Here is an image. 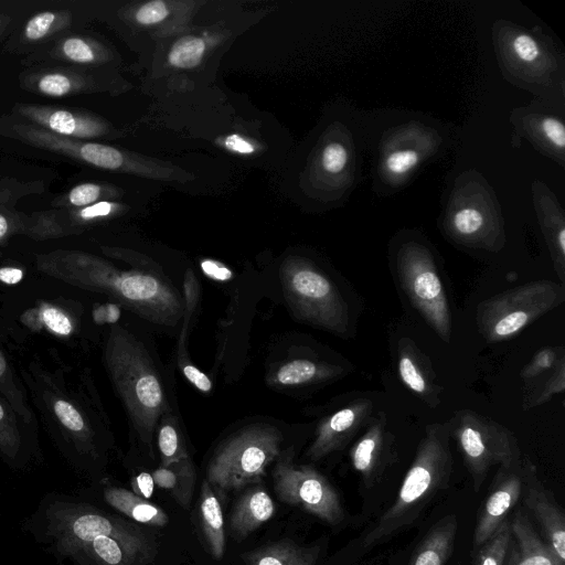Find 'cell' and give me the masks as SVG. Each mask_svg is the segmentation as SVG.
Listing matches in <instances>:
<instances>
[{
    "label": "cell",
    "instance_id": "bcb514c9",
    "mask_svg": "<svg viewBox=\"0 0 565 565\" xmlns=\"http://www.w3.org/2000/svg\"><path fill=\"white\" fill-rule=\"evenodd\" d=\"M225 147L234 152L238 153H252L254 151V147L244 138L238 135H231L225 139Z\"/></svg>",
    "mask_w": 565,
    "mask_h": 565
},
{
    "label": "cell",
    "instance_id": "ba28073f",
    "mask_svg": "<svg viewBox=\"0 0 565 565\" xmlns=\"http://www.w3.org/2000/svg\"><path fill=\"white\" fill-rule=\"evenodd\" d=\"M398 279L415 309L445 342L450 341L451 315L448 299L430 256L422 249L404 253Z\"/></svg>",
    "mask_w": 565,
    "mask_h": 565
},
{
    "label": "cell",
    "instance_id": "f546056e",
    "mask_svg": "<svg viewBox=\"0 0 565 565\" xmlns=\"http://www.w3.org/2000/svg\"><path fill=\"white\" fill-rule=\"evenodd\" d=\"M563 350L552 347H545L539 350L532 360L521 371V379L527 384L545 375V372H550L563 358Z\"/></svg>",
    "mask_w": 565,
    "mask_h": 565
},
{
    "label": "cell",
    "instance_id": "7dc6e473",
    "mask_svg": "<svg viewBox=\"0 0 565 565\" xmlns=\"http://www.w3.org/2000/svg\"><path fill=\"white\" fill-rule=\"evenodd\" d=\"M202 268L206 275H210L215 279H227L232 275L227 268L212 260H204L202 263Z\"/></svg>",
    "mask_w": 565,
    "mask_h": 565
},
{
    "label": "cell",
    "instance_id": "836d02e7",
    "mask_svg": "<svg viewBox=\"0 0 565 565\" xmlns=\"http://www.w3.org/2000/svg\"><path fill=\"white\" fill-rule=\"evenodd\" d=\"M38 87L45 95L61 97L71 90L72 84L65 75L47 74L39 81Z\"/></svg>",
    "mask_w": 565,
    "mask_h": 565
},
{
    "label": "cell",
    "instance_id": "52a82bcc",
    "mask_svg": "<svg viewBox=\"0 0 565 565\" xmlns=\"http://www.w3.org/2000/svg\"><path fill=\"white\" fill-rule=\"evenodd\" d=\"M274 488L278 498L298 507L329 524H340L344 519L338 492L328 479L310 466H296L284 454L274 469Z\"/></svg>",
    "mask_w": 565,
    "mask_h": 565
},
{
    "label": "cell",
    "instance_id": "816d5d0a",
    "mask_svg": "<svg viewBox=\"0 0 565 565\" xmlns=\"http://www.w3.org/2000/svg\"><path fill=\"white\" fill-rule=\"evenodd\" d=\"M2 417H3V409H2V407L0 405V419H2Z\"/></svg>",
    "mask_w": 565,
    "mask_h": 565
},
{
    "label": "cell",
    "instance_id": "7402d4cb",
    "mask_svg": "<svg viewBox=\"0 0 565 565\" xmlns=\"http://www.w3.org/2000/svg\"><path fill=\"white\" fill-rule=\"evenodd\" d=\"M511 540V520L508 519L492 536L473 551L472 565H504Z\"/></svg>",
    "mask_w": 565,
    "mask_h": 565
},
{
    "label": "cell",
    "instance_id": "d590c367",
    "mask_svg": "<svg viewBox=\"0 0 565 565\" xmlns=\"http://www.w3.org/2000/svg\"><path fill=\"white\" fill-rule=\"evenodd\" d=\"M169 14V10L163 1L156 0L148 2L139 8L136 13V20L140 24L150 25L163 21Z\"/></svg>",
    "mask_w": 565,
    "mask_h": 565
},
{
    "label": "cell",
    "instance_id": "8fae6325",
    "mask_svg": "<svg viewBox=\"0 0 565 565\" xmlns=\"http://www.w3.org/2000/svg\"><path fill=\"white\" fill-rule=\"evenodd\" d=\"M394 436L387 428L383 412L372 416L362 436L350 450L353 469L359 472L366 487L375 484L386 468L394 461Z\"/></svg>",
    "mask_w": 565,
    "mask_h": 565
},
{
    "label": "cell",
    "instance_id": "74e56055",
    "mask_svg": "<svg viewBox=\"0 0 565 565\" xmlns=\"http://www.w3.org/2000/svg\"><path fill=\"white\" fill-rule=\"evenodd\" d=\"M54 411L58 419L70 429L79 431L84 427V420L77 409L65 401H57Z\"/></svg>",
    "mask_w": 565,
    "mask_h": 565
},
{
    "label": "cell",
    "instance_id": "f35d334b",
    "mask_svg": "<svg viewBox=\"0 0 565 565\" xmlns=\"http://www.w3.org/2000/svg\"><path fill=\"white\" fill-rule=\"evenodd\" d=\"M99 193V185L94 183H83L71 190L68 201L75 206L88 205L97 200Z\"/></svg>",
    "mask_w": 565,
    "mask_h": 565
},
{
    "label": "cell",
    "instance_id": "ee69618b",
    "mask_svg": "<svg viewBox=\"0 0 565 565\" xmlns=\"http://www.w3.org/2000/svg\"><path fill=\"white\" fill-rule=\"evenodd\" d=\"M153 479L148 472H141L134 480V490L138 497L149 499L153 493Z\"/></svg>",
    "mask_w": 565,
    "mask_h": 565
},
{
    "label": "cell",
    "instance_id": "e575fe53",
    "mask_svg": "<svg viewBox=\"0 0 565 565\" xmlns=\"http://www.w3.org/2000/svg\"><path fill=\"white\" fill-rule=\"evenodd\" d=\"M418 153L414 150L392 152L386 159L387 169L394 174H404L418 162Z\"/></svg>",
    "mask_w": 565,
    "mask_h": 565
},
{
    "label": "cell",
    "instance_id": "d6986e66",
    "mask_svg": "<svg viewBox=\"0 0 565 565\" xmlns=\"http://www.w3.org/2000/svg\"><path fill=\"white\" fill-rule=\"evenodd\" d=\"M200 516L203 533L214 558H222L225 551L223 512L211 484L204 481L201 490Z\"/></svg>",
    "mask_w": 565,
    "mask_h": 565
},
{
    "label": "cell",
    "instance_id": "d6a6232c",
    "mask_svg": "<svg viewBox=\"0 0 565 565\" xmlns=\"http://www.w3.org/2000/svg\"><path fill=\"white\" fill-rule=\"evenodd\" d=\"M62 52L68 60L78 63H89L95 58L92 47L79 38L66 39Z\"/></svg>",
    "mask_w": 565,
    "mask_h": 565
},
{
    "label": "cell",
    "instance_id": "6da1fadb",
    "mask_svg": "<svg viewBox=\"0 0 565 565\" xmlns=\"http://www.w3.org/2000/svg\"><path fill=\"white\" fill-rule=\"evenodd\" d=\"M449 439L448 423L426 427L396 499L367 531L362 547L372 548L406 530L433 498L448 487L454 462Z\"/></svg>",
    "mask_w": 565,
    "mask_h": 565
},
{
    "label": "cell",
    "instance_id": "9a60e30c",
    "mask_svg": "<svg viewBox=\"0 0 565 565\" xmlns=\"http://www.w3.org/2000/svg\"><path fill=\"white\" fill-rule=\"evenodd\" d=\"M275 513V503L262 488L255 487L245 492L236 502L231 520L232 535L241 540L267 522Z\"/></svg>",
    "mask_w": 565,
    "mask_h": 565
},
{
    "label": "cell",
    "instance_id": "7bdbcfd3",
    "mask_svg": "<svg viewBox=\"0 0 565 565\" xmlns=\"http://www.w3.org/2000/svg\"><path fill=\"white\" fill-rule=\"evenodd\" d=\"M542 129L546 138L559 149L565 146V128L564 125L555 118H545L542 121Z\"/></svg>",
    "mask_w": 565,
    "mask_h": 565
},
{
    "label": "cell",
    "instance_id": "60d3db41",
    "mask_svg": "<svg viewBox=\"0 0 565 565\" xmlns=\"http://www.w3.org/2000/svg\"><path fill=\"white\" fill-rule=\"evenodd\" d=\"M513 50L525 62H533L540 54L537 43L526 34H520L514 39Z\"/></svg>",
    "mask_w": 565,
    "mask_h": 565
},
{
    "label": "cell",
    "instance_id": "8d00e7d4",
    "mask_svg": "<svg viewBox=\"0 0 565 565\" xmlns=\"http://www.w3.org/2000/svg\"><path fill=\"white\" fill-rule=\"evenodd\" d=\"M55 20V14L49 11L34 15L25 26V36L29 40H39L46 35Z\"/></svg>",
    "mask_w": 565,
    "mask_h": 565
},
{
    "label": "cell",
    "instance_id": "9c48e42d",
    "mask_svg": "<svg viewBox=\"0 0 565 565\" xmlns=\"http://www.w3.org/2000/svg\"><path fill=\"white\" fill-rule=\"evenodd\" d=\"M524 457L511 466L499 467L480 510L473 532V551L482 545L508 520V514L521 500Z\"/></svg>",
    "mask_w": 565,
    "mask_h": 565
},
{
    "label": "cell",
    "instance_id": "4fadbf2b",
    "mask_svg": "<svg viewBox=\"0 0 565 565\" xmlns=\"http://www.w3.org/2000/svg\"><path fill=\"white\" fill-rule=\"evenodd\" d=\"M511 534L504 565H565L539 536L524 511H516L511 519Z\"/></svg>",
    "mask_w": 565,
    "mask_h": 565
},
{
    "label": "cell",
    "instance_id": "7a4b0ae2",
    "mask_svg": "<svg viewBox=\"0 0 565 565\" xmlns=\"http://www.w3.org/2000/svg\"><path fill=\"white\" fill-rule=\"evenodd\" d=\"M280 282L289 308L300 320L334 334L347 335L349 306L334 282L310 263L288 258L280 267Z\"/></svg>",
    "mask_w": 565,
    "mask_h": 565
},
{
    "label": "cell",
    "instance_id": "d4e9b609",
    "mask_svg": "<svg viewBox=\"0 0 565 565\" xmlns=\"http://www.w3.org/2000/svg\"><path fill=\"white\" fill-rule=\"evenodd\" d=\"M158 446L163 467L189 458L180 433L171 419H167V417L159 428Z\"/></svg>",
    "mask_w": 565,
    "mask_h": 565
},
{
    "label": "cell",
    "instance_id": "484cf974",
    "mask_svg": "<svg viewBox=\"0 0 565 565\" xmlns=\"http://www.w3.org/2000/svg\"><path fill=\"white\" fill-rule=\"evenodd\" d=\"M73 532L83 541H93L98 536H119L110 520L98 514L79 516L73 524Z\"/></svg>",
    "mask_w": 565,
    "mask_h": 565
},
{
    "label": "cell",
    "instance_id": "e0dca14e",
    "mask_svg": "<svg viewBox=\"0 0 565 565\" xmlns=\"http://www.w3.org/2000/svg\"><path fill=\"white\" fill-rule=\"evenodd\" d=\"M343 371L339 365L309 359H296L280 365L270 375L268 382L276 386L312 384L339 376Z\"/></svg>",
    "mask_w": 565,
    "mask_h": 565
},
{
    "label": "cell",
    "instance_id": "cb8c5ba5",
    "mask_svg": "<svg viewBox=\"0 0 565 565\" xmlns=\"http://www.w3.org/2000/svg\"><path fill=\"white\" fill-rule=\"evenodd\" d=\"M205 52V42L198 36L189 35L179 39L169 52V63L178 68L198 66Z\"/></svg>",
    "mask_w": 565,
    "mask_h": 565
},
{
    "label": "cell",
    "instance_id": "f6af8a7d",
    "mask_svg": "<svg viewBox=\"0 0 565 565\" xmlns=\"http://www.w3.org/2000/svg\"><path fill=\"white\" fill-rule=\"evenodd\" d=\"M114 205L110 202H98L93 205H88L79 212L82 218H94L99 216H106L110 214Z\"/></svg>",
    "mask_w": 565,
    "mask_h": 565
},
{
    "label": "cell",
    "instance_id": "5bb4252c",
    "mask_svg": "<svg viewBox=\"0 0 565 565\" xmlns=\"http://www.w3.org/2000/svg\"><path fill=\"white\" fill-rule=\"evenodd\" d=\"M426 362L411 339L399 340L397 369L402 382L428 405L435 406L439 402V388L435 383L431 367Z\"/></svg>",
    "mask_w": 565,
    "mask_h": 565
},
{
    "label": "cell",
    "instance_id": "f907efd6",
    "mask_svg": "<svg viewBox=\"0 0 565 565\" xmlns=\"http://www.w3.org/2000/svg\"><path fill=\"white\" fill-rule=\"evenodd\" d=\"M4 370H6V360L2 355V353L0 352V375H2Z\"/></svg>",
    "mask_w": 565,
    "mask_h": 565
},
{
    "label": "cell",
    "instance_id": "603a6c76",
    "mask_svg": "<svg viewBox=\"0 0 565 565\" xmlns=\"http://www.w3.org/2000/svg\"><path fill=\"white\" fill-rule=\"evenodd\" d=\"M541 385H534L524 398V408H533L551 399L555 394H559L565 388V359H559L557 364L545 374Z\"/></svg>",
    "mask_w": 565,
    "mask_h": 565
},
{
    "label": "cell",
    "instance_id": "2e32d148",
    "mask_svg": "<svg viewBox=\"0 0 565 565\" xmlns=\"http://www.w3.org/2000/svg\"><path fill=\"white\" fill-rule=\"evenodd\" d=\"M457 529L455 514L439 520L417 545L409 565H445L452 552Z\"/></svg>",
    "mask_w": 565,
    "mask_h": 565
},
{
    "label": "cell",
    "instance_id": "ac0fdd59",
    "mask_svg": "<svg viewBox=\"0 0 565 565\" xmlns=\"http://www.w3.org/2000/svg\"><path fill=\"white\" fill-rule=\"evenodd\" d=\"M320 548L276 542L245 555L246 565H315Z\"/></svg>",
    "mask_w": 565,
    "mask_h": 565
},
{
    "label": "cell",
    "instance_id": "4316f807",
    "mask_svg": "<svg viewBox=\"0 0 565 565\" xmlns=\"http://www.w3.org/2000/svg\"><path fill=\"white\" fill-rule=\"evenodd\" d=\"M174 471V486L171 494L183 508H188L193 493L195 473L189 458L169 465Z\"/></svg>",
    "mask_w": 565,
    "mask_h": 565
},
{
    "label": "cell",
    "instance_id": "8992f818",
    "mask_svg": "<svg viewBox=\"0 0 565 565\" xmlns=\"http://www.w3.org/2000/svg\"><path fill=\"white\" fill-rule=\"evenodd\" d=\"M475 491H479L490 469L511 467L522 459L514 434L494 419L471 409L458 411L448 423Z\"/></svg>",
    "mask_w": 565,
    "mask_h": 565
},
{
    "label": "cell",
    "instance_id": "7c38bea8",
    "mask_svg": "<svg viewBox=\"0 0 565 565\" xmlns=\"http://www.w3.org/2000/svg\"><path fill=\"white\" fill-rule=\"evenodd\" d=\"M373 402L369 398L352 401L324 417L318 425L315 440L307 456L319 460L343 448L372 417Z\"/></svg>",
    "mask_w": 565,
    "mask_h": 565
},
{
    "label": "cell",
    "instance_id": "ab89813d",
    "mask_svg": "<svg viewBox=\"0 0 565 565\" xmlns=\"http://www.w3.org/2000/svg\"><path fill=\"white\" fill-rule=\"evenodd\" d=\"M44 323L55 333L67 335L72 331L68 318L56 308L47 307L42 312Z\"/></svg>",
    "mask_w": 565,
    "mask_h": 565
},
{
    "label": "cell",
    "instance_id": "30bf717a",
    "mask_svg": "<svg viewBox=\"0 0 565 565\" xmlns=\"http://www.w3.org/2000/svg\"><path fill=\"white\" fill-rule=\"evenodd\" d=\"M524 505L539 522L545 543L555 554L565 561V515L554 498L540 478L532 461L524 457L523 463V489L522 497Z\"/></svg>",
    "mask_w": 565,
    "mask_h": 565
},
{
    "label": "cell",
    "instance_id": "681fc988",
    "mask_svg": "<svg viewBox=\"0 0 565 565\" xmlns=\"http://www.w3.org/2000/svg\"><path fill=\"white\" fill-rule=\"evenodd\" d=\"M8 223L3 215L0 214V238L7 233Z\"/></svg>",
    "mask_w": 565,
    "mask_h": 565
},
{
    "label": "cell",
    "instance_id": "277c9868",
    "mask_svg": "<svg viewBox=\"0 0 565 565\" xmlns=\"http://www.w3.org/2000/svg\"><path fill=\"white\" fill-rule=\"evenodd\" d=\"M565 299L563 284L534 280L481 301L477 326L488 342L510 339Z\"/></svg>",
    "mask_w": 565,
    "mask_h": 565
},
{
    "label": "cell",
    "instance_id": "f1b7e54d",
    "mask_svg": "<svg viewBox=\"0 0 565 565\" xmlns=\"http://www.w3.org/2000/svg\"><path fill=\"white\" fill-rule=\"evenodd\" d=\"M78 153L86 162L109 170H116L124 163L122 154L115 148L100 143H83Z\"/></svg>",
    "mask_w": 565,
    "mask_h": 565
},
{
    "label": "cell",
    "instance_id": "c3c4849f",
    "mask_svg": "<svg viewBox=\"0 0 565 565\" xmlns=\"http://www.w3.org/2000/svg\"><path fill=\"white\" fill-rule=\"evenodd\" d=\"M23 273L18 268H1L0 280L6 284H17L22 279Z\"/></svg>",
    "mask_w": 565,
    "mask_h": 565
},
{
    "label": "cell",
    "instance_id": "b9f144b4",
    "mask_svg": "<svg viewBox=\"0 0 565 565\" xmlns=\"http://www.w3.org/2000/svg\"><path fill=\"white\" fill-rule=\"evenodd\" d=\"M181 370L186 380L203 393H209L212 388V382L209 376L193 364L181 361Z\"/></svg>",
    "mask_w": 565,
    "mask_h": 565
},
{
    "label": "cell",
    "instance_id": "ffe728a7",
    "mask_svg": "<svg viewBox=\"0 0 565 565\" xmlns=\"http://www.w3.org/2000/svg\"><path fill=\"white\" fill-rule=\"evenodd\" d=\"M29 116L51 130L66 136L86 138L95 137L102 131L96 121L66 110L32 108Z\"/></svg>",
    "mask_w": 565,
    "mask_h": 565
},
{
    "label": "cell",
    "instance_id": "83f0119b",
    "mask_svg": "<svg viewBox=\"0 0 565 565\" xmlns=\"http://www.w3.org/2000/svg\"><path fill=\"white\" fill-rule=\"evenodd\" d=\"M92 542L95 553L108 565H120L128 556H141L146 561L150 559L110 536H98Z\"/></svg>",
    "mask_w": 565,
    "mask_h": 565
},
{
    "label": "cell",
    "instance_id": "1f68e13d",
    "mask_svg": "<svg viewBox=\"0 0 565 565\" xmlns=\"http://www.w3.org/2000/svg\"><path fill=\"white\" fill-rule=\"evenodd\" d=\"M348 161V152L339 142L329 143L322 152V166L330 173H339Z\"/></svg>",
    "mask_w": 565,
    "mask_h": 565
},
{
    "label": "cell",
    "instance_id": "5b68a950",
    "mask_svg": "<svg viewBox=\"0 0 565 565\" xmlns=\"http://www.w3.org/2000/svg\"><path fill=\"white\" fill-rule=\"evenodd\" d=\"M281 433L274 426L253 425L227 439L206 470V481L221 490L257 483L278 457Z\"/></svg>",
    "mask_w": 565,
    "mask_h": 565
},
{
    "label": "cell",
    "instance_id": "44dd1931",
    "mask_svg": "<svg viewBox=\"0 0 565 565\" xmlns=\"http://www.w3.org/2000/svg\"><path fill=\"white\" fill-rule=\"evenodd\" d=\"M106 497L111 505L137 522L153 526H163L168 523V516L161 508L132 492L110 489Z\"/></svg>",
    "mask_w": 565,
    "mask_h": 565
},
{
    "label": "cell",
    "instance_id": "4dcf8cb0",
    "mask_svg": "<svg viewBox=\"0 0 565 565\" xmlns=\"http://www.w3.org/2000/svg\"><path fill=\"white\" fill-rule=\"evenodd\" d=\"M483 224V215L480 211L472 207L461 209L452 217L455 230L462 236H471L479 233Z\"/></svg>",
    "mask_w": 565,
    "mask_h": 565
},
{
    "label": "cell",
    "instance_id": "3957f363",
    "mask_svg": "<svg viewBox=\"0 0 565 565\" xmlns=\"http://www.w3.org/2000/svg\"><path fill=\"white\" fill-rule=\"evenodd\" d=\"M114 370L134 425L150 446L159 418L167 409L164 390L153 363L134 338H118L114 344Z\"/></svg>",
    "mask_w": 565,
    "mask_h": 565
}]
</instances>
